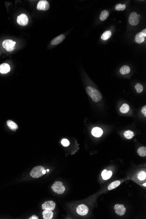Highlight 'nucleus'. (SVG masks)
Wrapping results in <instances>:
<instances>
[{"instance_id":"f257e3e1","label":"nucleus","mask_w":146,"mask_h":219,"mask_svg":"<svg viewBox=\"0 0 146 219\" xmlns=\"http://www.w3.org/2000/svg\"><path fill=\"white\" fill-rule=\"evenodd\" d=\"M86 92L95 102H98L102 98L101 94L99 90L91 86L87 87Z\"/></svg>"},{"instance_id":"f03ea898","label":"nucleus","mask_w":146,"mask_h":219,"mask_svg":"<svg viewBox=\"0 0 146 219\" xmlns=\"http://www.w3.org/2000/svg\"><path fill=\"white\" fill-rule=\"evenodd\" d=\"M44 168L42 166H38L35 167L33 168L32 171L30 173V175L33 178H37L44 175L42 173L43 170H44Z\"/></svg>"},{"instance_id":"7ed1b4c3","label":"nucleus","mask_w":146,"mask_h":219,"mask_svg":"<svg viewBox=\"0 0 146 219\" xmlns=\"http://www.w3.org/2000/svg\"><path fill=\"white\" fill-rule=\"evenodd\" d=\"M52 189L57 194H63L64 192L65 188L63 184L60 181H57L52 186Z\"/></svg>"},{"instance_id":"20e7f679","label":"nucleus","mask_w":146,"mask_h":219,"mask_svg":"<svg viewBox=\"0 0 146 219\" xmlns=\"http://www.w3.org/2000/svg\"><path fill=\"white\" fill-rule=\"evenodd\" d=\"M16 42L11 39H6L2 43L3 47L8 52H12L15 50Z\"/></svg>"},{"instance_id":"39448f33","label":"nucleus","mask_w":146,"mask_h":219,"mask_svg":"<svg viewBox=\"0 0 146 219\" xmlns=\"http://www.w3.org/2000/svg\"><path fill=\"white\" fill-rule=\"evenodd\" d=\"M139 16L140 15H138L136 12H132L129 16V23L133 26H136L138 25L139 22Z\"/></svg>"},{"instance_id":"423d86ee","label":"nucleus","mask_w":146,"mask_h":219,"mask_svg":"<svg viewBox=\"0 0 146 219\" xmlns=\"http://www.w3.org/2000/svg\"><path fill=\"white\" fill-rule=\"evenodd\" d=\"M18 23L21 26L26 25L29 22V18L25 14H21L18 17L17 19Z\"/></svg>"},{"instance_id":"0eeeda50","label":"nucleus","mask_w":146,"mask_h":219,"mask_svg":"<svg viewBox=\"0 0 146 219\" xmlns=\"http://www.w3.org/2000/svg\"><path fill=\"white\" fill-rule=\"evenodd\" d=\"M88 208L85 205H80L77 208V212L78 213V214L80 216H85L87 215L88 213Z\"/></svg>"},{"instance_id":"6e6552de","label":"nucleus","mask_w":146,"mask_h":219,"mask_svg":"<svg viewBox=\"0 0 146 219\" xmlns=\"http://www.w3.org/2000/svg\"><path fill=\"white\" fill-rule=\"evenodd\" d=\"M56 203L53 201H48L45 202L42 205V210H53L55 208Z\"/></svg>"},{"instance_id":"1a4fd4ad","label":"nucleus","mask_w":146,"mask_h":219,"mask_svg":"<svg viewBox=\"0 0 146 219\" xmlns=\"http://www.w3.org/2000/svg\"><path fill=\"white\" fill-rule=\"evenodd\" d=\"M50 8V4L45 0L40 1L37 4V9L39 10H47Z\"/></svg>"},{"instance_id":"9d476101","label":"nucleus","mask_w":146,"mask_h":219,"mask_svg":"<svg viewBox=\"0 0 146 219\" xmlns=\"http://www.w3.org/2000/svg\"><path fill=\"white\" fill-rule=\"evenodd\" d=\"M114 210L116 213L119 216H122L124 215L126 212V209L125 208L123 205L116 204L115 206Z\"/></svg>"},{"instance_id":"9b49d317","label":"nucleus","mask_w":146,"mask_h":219,"mask_svg":"<svg viewBox=\"0 0 146 219\" xmlns=\"http://www.w3.org/2000/svg\"><path fill=\"white\" fill-rule=\"evenodd\" d=\"M65 36L63 34H61L54 38L51 41V44L52 45H57L61 43L65 39Z\"/></svg>"},{"instance_id":"f8f14e48","label":"nucleus","mask_w":146,"mask_h":219,"mask_svg":"<svg viewBox=\"0 0 146 219\" xmlns=\"http://www.w3.org/2000/svg\"><path fill=\"white\" fill-rule=\"evenodd\" d=\"M11 67L8 63H4L0 65V73L6 74L9 72Z\"/></svg>"},{"instance_id":"ddd939ff","label":"nucleus","mask_w":146,"mask_h":219,"mask_svg":"<svg viewBox=\"0 0 146 219\" xmlns=\"http://www.w3.org/2000/svg\"><path fill=\"white\" fill-rule=\"evenodd\" d=\"M102 130L99 127H95L91 131V134L93 136L96 137H99L102 135Z\"/></svg>"},{"instance_id":"4468645a","label":"nucleus","mask_w":146,"mask_h":219,"mask_svg":"<svg viewBox=\"0 0 146 219\" xmlns=\"http://www.w3.org/2000/svg\"><path fill=\"white\" fill-rule=\"evenodd\" d=\"M42 215L44 219H51L53 218V213L52 210H44L42 212Z\"/></svg>"},{"instance_id":"2eb2a0df","label":"nucleus","mask_w":146,"mask_h":219,"mask_svg":"<svg viewBox=\"0 0 146 219\" xmlns=\"http://www.w3.org/2000/svg\"><path fill=\"white\" fill-rule=\"evenodd\" d=\"M112 171L111 170L108 171L106 169H105L103 170L101 173V176L102 177L103 179L106 180L110 178L112 176Z\"/></svg>"},{"instance_id":"dca6fc26","label":"nucleus","mask_w":146,"mask_h":219,"mask_svg":"<svg viewBox=\"0 0 146 219\" xmlns=\"http://www.w3.org/2000/svg\"><path fill=\"white\" fill-rule=\"evenodd\" d=\"M137 178L140 182L144 181L145 182L146 178V172L144 171H140L137 174Z\"/></svg>"},{"instance_id":"f3484780","label":"nucleus","mask_w":146,"mask_h":219,"mask_svg":"<svg viewBox=\"0 0 146 219\" xmlns=\"http://www.w3.org/2000/svg\"><path fill=\"white\" fill-rule=\"evenodd\" d=\"M7 124L8 127L12 130H15L18 129V126L16 124L15 122H14L13 121L11 120L7 121Z\"/></svg>"},{"instance_id":"a211bd4d","label":"nucleus","mask_w":146,"mask_h":219,"mask_svg":"<svg viewBox=\"0 0 146 219\" xmlns=\"http://www.w3.org/2000/svg\"><path fill=\"white\" fill-rule=\"evenodd\" d=\"M145 37L141 34L140 33H138L135 36V41L137 43H141L144 41Z\"/></svg>"},{"instance_id":"6ab92c4d","label":"nucleus","mask_w":146,"mask_h":219,"mask_svg":"<svg viewBox=\"0 0 146 219\" xmlns=\"http://www.w3.org/2000/svg\"><path fill=\"white\" fill-rule=\"evenodd\" d=\"M130 68L128 66H123L120 69V73L124 75L128 74V73H129L130 72Z\"/></svg>"},{"instance_id":"aec40b11","label":"nucleus","mask_w":146,"mask_h":219,"mask_svg":"<svg viewBox=\"0 0 146 219\" xmlns=\"http://www.w3.org/2000/svg\"><path fill=\"white\" fill-rule=\"evenodd\" d=\"M109 12L108 10H103L102 12H101V14L100 15V19L101 21H103L106 19L107 18L109 17Z\"/></svg>"},{"instance_id":"412c9836","label":"nucleus","mask_w":146,"mask_h":219,"mask_svg":"<svg viewBox=\"0 0 146 219\" xmlns=\"http://www.w3.org/2000/svg\"><path fill=\"white\" fill-rule=\"evenodd\" d=\"M111 35H112V33H111V31H110L109 30V31H105L101 35V39L103 40H107L109 38H110Z\"/></svg>"},{"instance_id":"4be33fe9","label":"nucleus","mask_w":146,"mask_h":219,"mask_svg":"<svg viewBox=\"0 0 146 219\" xmlns=\"http://www.w3.org/2000/svg\"><path fill=\"white\" fill-rule=\"evenodd\" d=\"M120 183L121 182L120 181H116L112 182L108 186V189L109 190H111L115 189L120 185Z\"/></svg>"},{"instance_id":"5701e85b","label":"nucleus","mask_w":146,"mask_h":219,"mask_svg":"<svg viewBox=\"0 0 146 219\" xmlns=\"http://www.w3.org/2000/svg\"><path fill=\"white\" fill-rule=\"evenodd\" d=\"M129 110V107L127 104H124L120 108V111L122 113H126Z\"/></svg>"},{"instance_id":"b1692460","label":"nucleus","mask_w":146,"mask_h":219,"mask_svg":"<svg viewBox=\"0 0 146 219\" xmlns=\"http://www.w3.org/2000/svg\"><path fill=\"white\" fill-rule=\"evenodd\" d=\"M137 153L139 156L145 157L146 155V148L145 147H139L137 150Z\"/></svg>"},{"instance_id":"393cba45","label":"nucleus","mask_w":146,"mask_h":219,"mask_svg":"<svg viewBox=\"0 0 146 219\" xmlns=\"http://www.w3.org/2000/svg\"><path fill=\"white\" fill-rule=\"evenodd\" d=\"M125 138L126 139H130L133 137L134 136V133L131 130H127L124 132V133Z\"/></svg>"},{"instance_id":"a878e982","label":"nucleus","mask_w":146,"mask_h":219,"mask_svg":"<svg viewBox=\"0 0 146 219\" xmlns=\"http://www.w3.org/2000/svg\"><path fill=\"white\" fill-rule=\"evenodd\" d=\"M116 10H123L126 8V4H117L115 7Z\"/></svg>"},{"instance_id":"bb28decb","label":"nucleus","mask_w":146,"mask_h":219,"mask_svg":"<svg viewBox=\"0 0 146 219\" xmlns=\"http://www.w3.org/2000/svg\"><path fill=\"white\" fill-rule=\"evenodd\" d=\"M136 90H137V92L138 93H141L143 90V86L141 84L138 83L135 85Z\"/></svg>"},{"instance_id":"cd10ccee","label":"nucleus","mask_w":146,"mask_h":219,"mask_svg":"<svg viewBox=\"0 0 146 219\" xmlns=\"http://www.w3.org/2000/svg\"><path fill=\"white\" fill-rule=\"evenodd\" d=\"M61 144L64 147H67L70 145V142L67 139H63L61 141Z\"/></svg>"},{"instance_id":"c85d7f7f","label":"nucleus","mask_w":146,"mask_h":219,"mask_svg":"<svg viewBox=\"0 0 146 219\" xmlns=\"http://www.w3.org/2000/svg\"><path fill=\"white\" fill-rule=\"evenodd\" d=\"M141 112H142V114H143V115H144L145 116H146V106L145 105L143 106V107L142 108V109H141Z\"/></svg>"},{"instance_id":"c756f323","label":"nucleus","mask_w":146,"mask_h":219,"mask_svg":"<svg viewBox=\"0 0 146 219\" xmlns=\"http://www.w3.org/2000/svg\"><path fill=\"white\" fill-rule=\"evenodd\" d=\"M141 34H142V35H143V36L145 38L146 36V29H144L141 32H140Z\"/></svg>"},{"instance_id":"7c9ffc66","label":"nucleus","mask_w":146,"mask_h":219,"mask_svg":"<svg viewBox=\"0 0 146 219\" xmlns=\"http://www.w3.org/2000/svg\"><path fill=\"white\" fill-rule=\"evenodd\" d=\"M29 219H38L39 217L38 216H36V215H34L33 216H31L29 218Z\"/></svg>"},{"instance_id":"2f4dec72","label":"nucleus","mask_w":146,"mask_h":219,"mask_svg":"<svg viewBox=\"0 0 146 219\" xmlns=\"http://www.w3.org/2000/svg\"><path fill=\"white\" fill-rule=\"evenodd\" d=\"M42 173H43L44 174H46V170H45V169H44V170H43V172H42Z\"/></svg>"},{"instance_id":"473e14b6","label":"nucleus","mask_w":146,"mask_h":219,"mask_svg":"<svg viewBox=\"0 0 146 219\" xmlns=\"http://www.w3.org/2000/svg\"><path fill=\"white\" fill-rule=\"evenodd\" d=\"M143 185L145 186V187H146V183L145 182H144V183L143 184Z\"/></svg>"},{"instance_id":"72a5a7b5","label":"nucleus","mask_w":146,"mask_h":219,"mask_svg":"<svg viewBox=\"0 0 146 219\" xmlns=\"http://www.w3.org/2000/svg\"><path fill=\"white\" fill-rule=\"evenodd\" d=\"M47 172H49V169H47Z\"/></svg>"}]
</instances>
